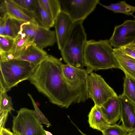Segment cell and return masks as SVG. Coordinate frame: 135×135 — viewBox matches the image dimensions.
Listing matches in <instances>:
<instances>
[{"instance_id":"1","label":"cell","mask_w":135,"mask_h":135,"mask_svg":"<svg viewBox=\"0 0 135 135\" xmlns=\"http://www.w3.org/2000/svg\"><path fill=\"white\" fill-rule=\"evenodd\" d=\"M63 64L60 59L48 55L28 80L51 103L68 108L73 103L84 102L88 99L67 82L62 72Z\"/></svg>"},{"instance_id":"2","label":"cell","mask_w":135,"mask_h":135,"mask_svg":"<svg viewBox=\"0 0 135 135\" xmlns=\"http://www.w3.org/2000/svg\"><path fill=\"white\" fill-rule=\"evenodd\" d=\"M84 59L89 74L100 70L119 69L113 48L109 40H87L84 48Z\"/></svg>"},{"instance_id":"3","label":"cell","mask_w":135,"mask_h":135,"mask_svg":"<svg viewBox=\"0 0 135 135\" xmlns=\"http://www.w3.org/2000/svg\"><path fill=\"white\" fill-rule=\"evenodd\" d=\"M83 21L74 23L69 36L62 50L64 61L69 65L81 69L85 66L84 52L87 41Z\"/></svg>"},{"instance_id":"4","label":"cell","mask_w":135,"mask_h":135,"mask_svg":"<svg viewBox=\"0 0 135 135\" xmlns=\"http://www.w3.org/2000/svg\"><path fill=\"white\" fill-rule=\"evenodd\" d=\"M38 66L18 59L0 61V91L7 92L20 83L28 80Z\"/></svg>"},{"instance_id":"5","label":"cell","mask_w":135,"mask_h":135,"mask_svg":"<svg viewBox=\"0 0 135 135\" xmlns=\"http://www.w3.org/2000/svg\"><path fill=\"white\" fill-rule=\"evenodd\" d=\"M13 117L12 129L14 134L20 135H46L43 126L37 120L34 111L21 108Z\"/></svg>"},{"instance_id":"6","label":"cell","mask_w":135,"mask_h":135,"mask_svg":"<svg viewBox=\"0 0 135 135\" xmlns=\"http://www.w3.org/2000/svg\"><path fill=\"white\" fill-rule=\"evenodd\" d=\"M87 89L88 98L100 107L109 98L118 96L101 76L93 72L88 76Z\"/></svg>"},{"instance_id":"7","label":"cell","mask_w":135,"mask_h":135,"mask_svg":"<svg viewBox=\"0 0 135 135\" xmlns=\"http://www.w3.org/2000/svg\"><path fill=\"white\" fill-rule=\"evenodd\" d=\"M0 17L6 15L18 20L29 22L39 27L49 29L42 21L38 13L22 8L12 0H0Z\"/></svg>"},{"instance_id":"8","label":"cell","mask_w":135,"mask_h":135,"mask_svg":"<svg viewBox=\"0 0 135 135\" xmlns=\"http://www.w3.org/2000/svg\"><path fill=\"white\" fill-rule=\"evenodd\" d=\"M61 11L74 23L83 21L94 10L99 0H59Z\"/></svg>"},{"instance_id":"9","label":"cell","mask_w":135,"mask_h":135,"mask_svg":"<svg viewBox=\"0 0 135 135\" xmlns=\"http://www.w3.org/2000/svg\"><path fill=\"white\" fill-rule=\"evenodd\" d=\"M135 40V20H127L115 26L109 40L114 48H120L133 42Z\"/></svg>"},{"instance_id":"10","label":"cell","mask_w":135,"mask_h":135,"mask_svg":"<svg viewBox=\"0 0 135 135\" xmlns=\"http://www.w3.org/2000/svg\"><path fill=\"white\" fill-rule=\"evenodd\" d=\"M62 69L67 82L71 86L79 90L88 98L87 80L89 75L86 70L63 64Z\"/></svg>"},{"instance_id":"11","label":"cell","mask_w":135,"mask_h":135,"mask_svg":"<svg viewBox=\"0 0 135 135\" xmlns=\"http://www.w3.org/2000/svg\"><path fill=\"white\" fill-rule=\"evenodd\" d=\"M74 23L67 14L61 11L55 20L54 26L57 42L60 51L64 47Z\"/></svg>"},{"instance_id":"12","label":"cell","mask_w":135,"mask_h":135,"mask_svg":"<svg viewBox=\"0 0 135 135\" xmlns=\"http://www.w3.org/2000/svg\"><path fill=\"white\" fill-rule=\"evenodd\" d=\"M122 126L128 133L135 129V104L125 96H119Z\"/></svg>"},{"instance_id":"13","label":"cell","mask_w":135,"mask_h":135,"mask_svg":"<svg viewBox=\"0 0 135 135\" xmlns=\"http://www.w3.org/2000/svg\"><path fill=\"white\" fill-rule=\"evenodd\" d=\"M100 108L104 118L110 124H116L119 119L121 104L119 96L109 98Z\"/></svg>"},{"instance_id":"14","label":"cell","mask_w":135,"mask_h":135,"mask_svg":"<svg viewBox=\"0 0 135 135\" xmlns=\"http://www.w3.org/2000/svg\"><path fill=\"white\" fill-rule=\"evenodd\" d=\"M48 55L43 49L37 47L32 42H29L27 44L17 59L38 66Z\"/></svg>"},{"instance_id":"15","label":"cell","mask_w":135,"mask_h":135,"mask_svg":"<svg viewBox=\"0 0 135 135\" xmlns=\"http://www.w3.org/2000/svg\"><path fill=\"white\" fill-rule=\"evenodd\" d=\"M57 42L55 32L37 26L34 32L32 43L39 48L42 49L51 46Z\"/></svg>"},{"instance_id":"16","label":"cell","mask_w":135,"mask_h":135,"mask_svg":"<svg viewBox=\"0 0 135 135\" xmlns=\"http://www.w3.org/2000/svg\"><path fill=\"white\" fill-rule=\"evenodd\" d=\"M114 55L119 63V69L135 79V59L123 51L120 48H113Z\"/></svg>"},{"instance_id":"17","label":"cell","mask_w":135,"mask_h":135,"mask_svg":"<svg viewBox=\"0 0 135 135\" xmlns=\"http://www.w3.org/2000/svg\"><path fill=\"white\" fill-rule=\"evenodd\" d=\"M90 127L101 132L110 125L104 118L100 107L95 105L92 107L88 115Z\"/></svg>"},{"instance_id":"18","label":"cell","mask_w":135,"mask_h":135,"mask_svg":"<svg viewBox=\"0 0 135 135\" xmlns=\"http://www.w3.org/2000/svg\"><path fill=\"white\" fill-rule=\"evenodd\" d=\"M5 35L15 38L22 31L23 25L25 22L21 21L6 15Z\"/></svg>"},{"instance_id":"19","label":"cell","mask_w":135,"mask_h":135,"mask_svg":"<svg viewBox=\"0 0 135 135\" xmlns=\"http://www.w3.org/2000/svg\"><path fill=\"white\" fill-rule=\"evenodd\" d=\"M27 43V38L22 30L18 36L15 38L14 44L11 50L7 52L9 58L11 60L17 59Z\"/></svg>"},{"instance_id":"20","label":"cell","mask_w":135,"mask_h":135,"mask_svg":"<svg viewBox=\"0 0 135 135\" xmlns=\"http://www.w3.org/2000/svg\"><path fill=\"white\" fill-rule=\"evenodd\" d=\"M99 4L104 7L112 11L115 13H120L128 15H132L135 12V6L127 4L125 1L117 3L112 4L109 5L103 4L100 2Z\"/></svg>"},{"instance_id":"21","label":"cell","mask_w":135,"mask_h":135,"mask_svg":"<svg viewBox=\"0 0 135 135\" xmlns=\"http://www.w3.org/2000/svg\"><path fill=\"white\" fill-rule=\"evenodd\" d=\"M123 87V92L121 95L135 104V79L125 74Z\"/></svg>"},{"instance_id":"22","label":"cell","mask_w":135,"mask_h":135,"mask_svg":"<svg viewBox=\"0 0 135 135\" xmlns=\"http://www.w3.org/2000/svg\"><path fill=\"white\" fill-rule=\"evenodd\" d=\"M50 17L55 21L61 12L59 0H40Z\"/></svg>"},{"instance_id":"23","label":"cell","mask_w":135,"mask_h":135,"mask_svg":"<svg viewBox=\"0 0 135 135\" xmlns=\"http://www.w3.org/2000/svg\"><path fill=\"white\" fill-rule=\"evenodd\" d=\"M37 11L43 22L49 28L55 26V21L50 16L40 0H37Z\"/></svg>"},{"instance_id":"24","label":"cell","mask_w":135,"mask_h":135,"mask_svg":"<svg viewBox=\"0 0 135 135\" xmlns=\"http://www.w3.org/2000/svg\"><path fill=\"white\" fill-rule=\"evenodd\" d=\"M7 92H0V112L8 111L10 113L15 110L13 107L11 97L8 96Z\"/></svg>"},{"instance_id":"25","label":"cell","mask_w":135,"mask_h":135,"mask_svg":"<svg viewBox=\"0 0 135 135\" xmlns=\"http://www.w3.org/2000/svg\"><path fill=\"white\" fill-rule=\"evenodd\" d=\"M28 95L32 102L35 114L38 120L41 124L45 125L47 127H51V123L37 106L32 95L29 93L28 94Z\"/></svg>"},{"instance_id":"26","label":"cell","mask_w":135,"mask_h":135,"mask_svg":"<svg viewBox=\"0 0 135 135\" xmlns=\"http://www.w3.org/2000/svg\"><path fill=\"white\" fill-rule=\"evenodd\" d=\"M102 132V135H127L128 133L122 125L116 124L109 125Z\"/></svg>"},{"instance_id":"27","label":"cell","mask_w":135,"mask_h":135,"mask_svg":"<svg viewBox=\"0 0 135 135\" xmlns=\"http://www.w3.org/2000/svg\"><path fill=\"white\" fill-rule=\"evenodd\" d=\"M15 39L6 35H0V52H7L12 49Z\"/></svg>"},{"instance_id":"28","label":"cell","mask_w":135,"mask_h":135,"mask_svg":"<svg viewBox=\"0 0 135 135\" xmlns=\"http://www.w3.org/2000/svg\"><path fill=\"white\" fill-rule=\"evenodd\" d=\"M16 4L24 9L31 11L37 10V0H12Z\"/></svg>"},{"instance_id":"29","label":"cell","mask_w":135,"mask_h":135,"mask_svg":"<svg viewBox=\"0 0 135 135\" xmlns=\"http://www.w3.org/2000/svg\"><path fill=\"white\" fill-rule=\"evenodd\" d=\"M120 48L125 53L135 59V42H133Z\"/></svg>"},{"instance_id":"30","label":"cell","mask_w":135,"mask_h":135,"mask_svg":"<svg viewBox=\"0 0 135 135\" xmlns=\"http://www.w3.org/2000/svg\"><path fill=\"white\" fill-rule=\"evenodd\" d=\"M9 112L7 111L0 112V130L4 128Z\"/></svg>"},{"instance_id":"31","label":"cell","mask_w":135,"mask_h":135,"mask_svg":"<svg viewBox=\"0 0 135 135\" xmlns=\"http://www.w3.org/2000/svg\"><path fill=\"white\" fill-rule=\"evenodd\" d=\"M6 15L0 18V35H5V27Z\"/></svg>"},{"instance_id":"32","label":"cell","mask_w":135,"mask_h":135,"mask_svg":"<svg viewBox=\"0 0 135 135\" xmlns=\"http://www.w3.org/2000/svg\"><path fill=\"white\" fill-rule=\"evenodd\" d=\"M0 135H14L9 129L2 128L0 130Z\"/></svg>"},{"instance_id":"33","label":"cell","mask_w":135,"mask_h":135,"mask_svg":"<svg viewBox=\"0 0 135 135\" xmlns=\"http://www.w3.org/2000/svg\"><path fill=\"white\" fill-rule=\"evenodd\" d=\"M127 135H135V129L128 132Z\"/></svg>"},{"instance_id":"34","label":"cell","mask_w":135,"mask_h":135,"mask_svg":"<svg viewBox=\"0 0 135 135\" xmlns=\"http://www.w3.org/2000/svg\"><path fill=\"white\" fill-rule=\"evenodd\" d=\"M71 122L72 123H73L74 124L76 127V128H77L78 129L79 131L80 132V133L82 134V135H87L86 134L84 133H83V132H82L75 125V124H74L73 123L72 121Z\"/></svg>"},{"instance_id":"35","label":"cell","mask_w":135,"mask_h":135,"mask_svg":"<svg viewBox=\"0 0 135 135\" xmlns=\"http://www.w3.org/2000/svg\"><path fill=\"white\" fill-rule=\"evenodd\" d=\"M45 133H46V135H53L50 132L45 130H44Z\"/></svg>"},{"instance_id":"36","label":"cell","mask_w":135,"mask_h":135,"mask_svg":"<svg viewBox=\"0 0 135 135\" xmlns=\"http://www.w3.org/2000/svg\"><path fill=\"white\" fill-rule=\"evenodd\" d=\"M15 134L16 135H20L19 133H16Z\"/></svg>"},{"instance_id":"37","label":"cell","mask_w":135,"mask_h":135,"mask_svg":"<svg viewBox=\"0 0 135 135\" xmlns=\"http://www.w3.org/2000/svg\"><path fill=\"white\" fill-rule=\"evenodd\" d=\"M133 42H135V40Z\"/></svg>"},{"instance_id":"38","label":"cell","mask_w":135,"mask_h":135,"mask_svg":"<svg viewBox=\"0 0 135 135\" xmlns=\"http://www.w3.org/2000/svg\"><path fill=\"white\" fill-rule=\"evenodd\" d=\"M134 18H134V20H135V17H134Z\"/></svg>"},{"instance_id":"39","label":"cell","mask_w":135,"mask_h":135,"mask_svg":"<svg viewBox=\"0 0 135 135\" xmlns=\"http://www.w3.org/2000/svg\"><path fill=\"white\" fill-rule=\"evenodd\" d=\"M14 134V135H16L15 134Z\"/></svg>"}]
</instances>
